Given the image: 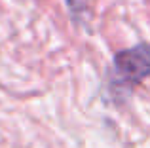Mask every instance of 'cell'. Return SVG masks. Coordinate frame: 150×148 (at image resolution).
Listing matches in <instances>:
<instances>
[{
    "mask_svg": "<svg viewBox=\"0 0 150 148\" xmlns=\"http://www.w3.org/2000/svg\"><path fill=\"white\" fill-rule=\"evenodd\" d=\"M114 85L120 89H131L150 76V46L139 44L116 53L114 57Z\"/></svg>",
    "mask_w": 150,
    "mask_h": 148,
    "instance_id": "1",
    "label": "cell"
}]
</instances>
